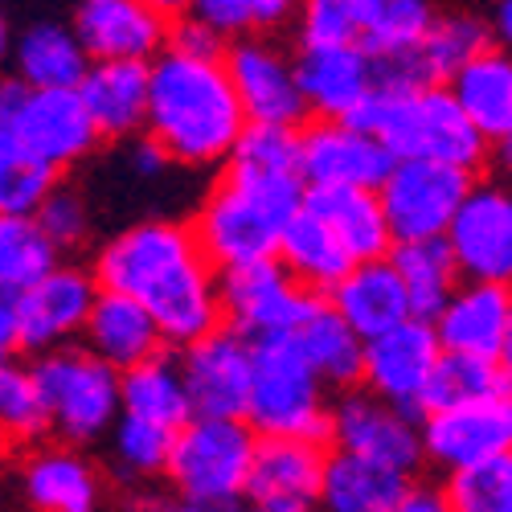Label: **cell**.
I'll return each mask as SVG.
<instances>
[{"label": "cell", "instance_id": "cell-1", "mask_svg": "<svg viewBox=\"0 0 512 512\" xmlns=\"http://www.w3.org/2000/svg\"><path fill=\"white\" fill-rule=\"evenodd\" d=\"M91 275L107 291H123L156 320L168 349H181L222 324L218 263L205 254L193 226L168 213L123 222L91 259Z\"/></svg>", "mask_w": 512, "mask_h": 512}, {"label": "cell", "instance_id": "cell-2", "mask_svg": "<svg viewBox=\"0 0 512 512\" xmlns=\"http://www.w3.org/2000/svg\"><path fill=\"white\" fill-rule=\"evenodd\" d=\"M246 115L230 87L222 54L164 46L148 58L144 136L185 173H218L230 160Z\"/></svg>", "mask_w": 512, "mask_h": 512}, {"label": "cell", "instance_id": "cell-3", "mask_svg": "<svg viewBox=\"0 0 512 512\" xmlns=\"http://www.w3.org/2000/svg\"><path fill=\"white\" fill-rule=\"evenodd\" d=\"M304 201L300 173H275L226 160L193 213V234L213 263L234 267L250 259H271L283 226L295 218Z\"/></svg>", "mask_w": 512, "mask_h": 512}, {"label": "cell", "instance_id": "cell-4", "mask_svg": "<svg viewBox=\"0 0 512 512\" xmlns=\"http://www.w3.org/2000/svg\"><path fill=\"white\" fill-rule=\"evenodd\" d=\"M353 123L373 132L394 160H443L480 173L492 156L488 140L451 99L447 82H377Z\"/></svg>", "mask_w": 512, "mask_h": 512}, {"label": "cell", "instance_id": "cell-5", "mask_svg": "<svg viewBox=\"0 0 512 512\" xmlns=\"http://www.w3.org/2000/svg\"><path fill=\"white\" fill-rule=\"evenodd\" d=\"M332 390L308 369L291 336L250 345V390L242 418L254 435H291L328 443Z\"/></svg>", "mask_w": 512, "mask_h": 512}, {"label": "cell", "instance_id": "cell-6", "mask_svg": "<svg viewBox=\"0 0 512 512\" xmlns=\"http://www.w3.org/2000/svg\"><path fill=\"white\" fill-rule=\"evenodd\" d=\"M29 369L41 390L50 435L70 447H99L119 414V373L78 340L37 353Z\"/></svg>", "mask_w": 512, "mask_h": 512}, {"label": "cell", "instance_id": "cell-7", "mask_svg": "<svg viewBox=\"0 0 512 512\" xmlns=\"http://www.w3.org/2000/svg\"><path fill=\"white\" fill-rule=\"evenodd\" d=\"M254 439L259 435L250 431L246 418L189 414L173 431V447H168L160 480L201 504L234 508L238 500H246Z\"/></svg>", "mask_w": 512, "mask_h": 512}, {"label": "cell", "instance_id": "cell-8", "mask_svg": "<svg viewBox=\"0 0 512 512\" xmlns=\"http://www.w3.org/2000/svg\"><path fill=\"white\" fill-rule=\"evenodd\" d=\"M476 185L472 168L443 164V160H394L390 173L377 185V201L386 213L394 242L414 238H443L455 218L459 201Z\"/></svg>", "mask_w": 512, "mask_h": 512}, {"label": "cell", "instance_id": "cell-9", "mask_svg": "<svg viewBox=\"0 0 512 512\" xmlns=\"http://www.w3.org/2000/svg\"><path fill=\"white\" fill-rule=\"evenodd\" d=\"M328 443L336 451L361 455L369 463L394 467L402 476H418L422 467V435H418V410L394 406L386 398L369 394L365 386L340 390L328 410Z\"/></svg>", "mask_w": 512, "mask_h": 512}, {"label": "cell", "instance_id": "cell-10", "mask_svg": "<svg viewBox=\"0 0 512 512\" xmlns=\"http://www.w3.org/2000/svg\"><path fill=\"white\" fill-rule=\"evenodd\" d=\"M312 291L295 283L279 259H250L218 271V312L230 332H238L250 345L275 336H291L295 320L304 316Z\"/></svg>", "mask_w": 512, "mask_h": 512}, {"label": "cell", "instance_id": "cell-11", "mask_svg": "<svg viewBox=\"0 0 512 512\" xmlns=\"http://www.w3.org/2000/svg\"><path fill=\"white\" fill-rule=\"evenodd\" d=\"M222 66L230 74V87L246 123H279L300 127L308 123V107L295 82V58L275 33L230 37L222 50Z\"/></svg>", "mask_w": 512, "mask_h": 512}, {"label": "cell", "instance_id": "cell-12", "mask_svg": "<svg viewBox=\"0 0 512 512\" xmlns=\"http://www.w3.org/2000/svg\"><path fill=\"white\" fill-rule=\"evenodd\" d=\"M99 295V283L91 267L78 263H54L41 279L21 287L13 295V316H17V353H50L62 345H74L87 312Z\"/></svg>", "mask_w": 512, "mask_h": 512}, {"label": "cell", "instance_id": "cell-13", "mask_svg": "<svg viewBox=\"0 0 512 512\" xmlns=\"http://www.w3.org/2000/svg\"><path fill=\"white\" fill-rule=\"evenodd\" d=\"M13 127L50 173L87 164L103 144L74 87H21L13 99Z\"/></svg>", "mask_w": 512, "mask_h": 512}, {"label": "cell", "instance_id": "cell-14", "mask_svg": "<svg viewBox=\"0 0 512 512\" xmlns=\"http://www.w3.org/2000/svg\"><path fill=\"white\" fill-rule=\"evenodd\" d=\"M459 279L508 283L512 279V197L500 181H480L467 189L455 218L443 230Z\"/></svg>", "mask_w": 512, "mask_h": 512}, {"label": "cell", "instance_id": "cell-15", "mask_svg": "<svg viewBox=\"0 0 512 512\" xmlns=\"http://www.w3.org/2000/svg\"><path fill=\"white\" fill-rule=\"evenodd\" d=\"M439 353H443V345H439L431 320L406 316L394 328L369 336L361 345L357 386H365L369 394L386 398L394 406L422 410V394H426V386H431Z\"/></svg>", "mask_w": 512, "mask_h": 512}, {"label": "cell", "instance_id": "cell-16", "mask_svg": "<svg viewBox=\"0 0 512 512\" xmlns=\"http://www.w3.org/2000/svg\"><path fill=\"white\" fill-rule=\"evenodd\" d=\"M418 435H422V463L439 467L443 476L467 463L508 455L512 451V402L480 398V402L422 410Z\"/></svg>", "mask_w": 512, "mask_h": 512}, {"label": "cell", "instance_id": "cell-17", "mask_svg": "<svg viewBox=\"0 0 512 512\" xmlns=\"http://www.w3.org/2000/svg\"><path fill=\"white\" fill-rule=\"evenodd\" d=\"M394 156L373 132L353 119H312L300 123V177L304 185H345L377 189Z\"/></svg>", "mask_w": 512, "mask_h": 512}, {"label": "cell", "instance_id": "cell-18", "mask_svg": "<svg viewBox=\"0 0 512 512\" xmlns=\"http://www.w3.org/2000/svg\"><path fill=\"white\" fill-rule=\"evenodd\" d=\"M189 410L209 418H242L250 390V340L230 332L226 324L181 345L177 357Z\"/></svg>", "mask_w": 512, "mask_h": 512}, {"label": "cell", "instance_id": "cell-19", "mask_svg": "<svg viewBox=\"0 0 512 512\" xmlns=\"http://www.w3.org/2000/svg\"><path fill=\"white\" fill-rule=\"evenodd\" d=\"M295 82L308 119H357L377 87V62L357 41H320L295 46Z\"/></svg>", "mask_w": 512, "mask_h": 512}, {"label": "cell", "instance_id": "cell-20", "mask_svg": "<svg viewBox=\"0 0 512 512\" xmlns=\"http://www.w3.org/2000/svg\"><path fill=\"white\" fill-rule=\"evenodd\" d=\"M443 353H467L484 361H512V295L508 283L459 279L447 304L431 316Z\"/></svg>", "mask_w": 512, "mask_h": 512}, {"label": "cell", "instance_id": "cell-21", "mask_svg": "<svg viewBox=\"0 0 512 512\" xmlns=\"http://www.w3.org/2000/svg\"><path fill=\"white\" fill-rule=\"evenodd\" d=\"M17 492L29 512H107V476L87 447L50 443L29 447Z\"/></svg>", "mask_w": 512, "mask_h": 512}, {"label": "cell", "instance_id": "cell-22", "mask_svg": "<svg viewBox=\"0 0 512 512\" xmlns=\"http://www.w3.org/2000/svg\"><path fill=\"white\" fill-rule=\"evenodd\" d=\"M173 17H164L152 0H74L70 29L87 58L148 62L164 41Z\"/></svg>", "mask_w": 512, "mask_h": 512}, {"label": "cell", "instance_id": "cell-23", "mask_svg": "<svg viewBox=\"0 0 512 512\" xmlns=\"http://www.w3.org/2000/svg\"><path fill=\"white\" fill-rule=\"evenodd\" d=\"M78 99L87 107L99 140H132L144 132L148 111V62H123V58H95L78 78Z\"/></svg>", "mask_w": 512, "mask_h": 512}, {"label": "cell", "instance_id": "cell-24", "mask_svg": "<svg viewBox=\"0 0 512 512\" xmlns=\"http://www.w3.org/2000/svg\"><path fill=\"white\" fill-rule=\"evenodd\" d=\"M447 91L467 115V123L488 140V148L508 160L512 140V58L508 46H484L476 58H467L451 78Z\"/></svg>", "mask_w": 512, "mask_h": 512}, {"label": "cell", "instance_id": "cell-25", "mask_svg": "<svg viewBox=\"0 0 512 512\" xmlns=\"http://www.w3.org/2000/svg\"><path fill=\"white\" fill-rule=\"evenodd\" d=\"M78 345L91 349L115 373L132 369V365L156 357L160 349H168L156 320L132 300V295L107 291V287H99L95 304L87 312V324H82V332H78Z\"/></svg>", "mask_w": 512, "mask_h": 512}, {"label": "cell", "instance_id": "cell-26", "mask_svg": "<svg viewBox=\"0 0 512 512\" xmlns=\"http://www.w3.org/2000/svg\"><path fill=\"white\" fill-rule=\"evenodd\" d=\"M308 213L332 230V238L345 246V254L353 263L365 259H386V250L394 246L386 213H381L377 189H345V185H304V201Z\"/></svg>", "mask_w": 512, "mask_h": 512}, {"label": "cell", "instance_id": "cell-27", "mask_svg": "<svg viewBox=\"0 0 512 512\" xmlns=\"http://www.w3.org/2000/svg\"><path fill=\"white\" fill-rule=\"evenodd\" d=\"M324 300L340 312V320H345L361 340L386 332L410 316L402 279L394 275L390 259L349 263V271L324 291Z\"/></svg>", "mask_w": 512, "mask_h": 512}, {"label": "cell", "instance_id": "cell-28", "mask_svg": "<svg viewBox=\"0 0 512 512\" xmlns=\"http://www.w3.org/2000/svg\"><path fill=\"white\" fill-rule=\"evenodd\" d=\"M87 50L78 46L70 21L41 17L29 21L9 37L5 70L21 87H78L82 70H87Z\"/></svg>", "mask_w": 512, "mask_h": 512}, {"label": "cell", "instance_id": "cell-29", "mask_svg": "<svg viewBox=\"0 0 512 512\" xmlns=\"http://www.w3.org/2000/svg\"><path fill=\"white\" fill-rule=\"evenodd\" d=\"M291 345L300 349V357L308 361V369L324 381L332 394L357 386L361 377V345L365 340L340 320V312L324 300V295H312L304 316L291 328Z\"/></svg>", "mask_w": 512, "mask_h": 512}, {"label": "cell", "instance_id": "cell-30", "mask_svg": "<svg viewBox=\"0 0 512 512\" xmlns=\"http://www.w3.org/2000/svg\"><path fill=\"white\" fill-rule=\"evenodd\" d=\"M328 443L291 439V435H259L250 455L246 496L254 500H312Z\"/></svg>", "mask_w": 512, "mask_h": 512}, {"label": "cell", "instance_id": "cell-31", "mask_svg": "<svg viewBox=\"0 0 512 512\" xmlns=\"http://www.w3.org/2000/svg\"><path fill=\"white\" fill-rule=\"evenodd\" d=\"M406 484L410 476L394 472V467H381L332 447L324 455V472H320L312 508L316 512H386Z\"/></svg>", "mask_w": 512, "mask_h": 512}, {"label": "cell", "instance_id": "cell-32", "mask_svg": "<svg viewBox=\"0 0 512 512\" xmlns=\"http://www.w3.org/2000/svg\"><path fill=\"white\" fill-rule=\"evenodd\" d=\"M275 259L295 283H300L304 291H312V295H324L353 263L345 254V246L332 238V230L316 218V213H308L304 205L295 209V218L283 226Z\"/></svg>", "mask_w": 512, "mask_h": 512}, {"label": "cell", "instance_id": "cell-33", "mask_svg": "<svg viewBox=\"0 0 512 512\" xmlns=\"http://www.w3.org/2000/svg\"><path fill=\"white\" fill-rule=\"evenodd\" d=\"M17 91L21 82L13 74H0V213H33V205L58 181V173L33 160V152L17 136L13 127Z\"/></svg>", "mask_w": 512, "mask_h": 512}, {"label": "cell", "instance_id": "cell-34", "mask_svg": "<svg viewBox=\"0 0 512 512\" xmlns=\"http://www.w3.org/2000/svg\"><path fill=\"white\" fill-rule=\"evenodd\" d=\"M119 414L160 422L168 431H177V426L193 414L177 357H168V349H160L156 357L119 373Z\"/></svg>", "mask_w": 512, "mask_h": 512}, {"label": "cell", "instance_id": "cell-35", "mask_svg": "<svg viewBox=\"0 0 512 512\" xmlns=\"http://www.w3.org/2000/svg\"><path fill=\"white\" fill-rule=\"evenodd\" d=\"M386 259H390L394 275L402 279L410 316L431 320L447 304V295L459 287V271H455V259H451V250H447L443 238L394 242L386 250Z\"/></svg>", "mask_w": 512, "mask_h": 512}, {"label": "cell", "instance_id": "cell-36", "mask_svg": "<svg viewBox=\"0 0 512 512\" xmlns=\"http://www.w3.org/2000/svg\"><path fill=\"white\" fill-rule=\"evenodd\" d=\"M435 0H361L357 46L373 62L406 58L418 50L422 33L435 21Z\"/></svg>", "mask_w": 512, "mask_h": 512}, {"label": "cell", "instance_id": "cell-37", "mask_svg": "<svg viewBox=\"0 0 512 512\" xmlns=\"http://www.w3.org/2000/svg\"><path fill=\"white\" fill-rule=\"evenodd\" d=\"M107 447V472L123 484H156L164 476L168 463V447H173V431L148 418H132V414H115L111 431L103 435Z\"/></svg>", "mask_w": 512, "mask_h": 512}, {"label": "cell", "instance_id": "cell-38", "mask_svg": "<svg viewBox=\"0 0 512 512\" xmlns=\"http://www.w3.org/2000/svg\"><path fill=\"white\" fill-rule=\"evenodd\" d=\"M484 46H496L484 17L476 13H435L431 29L422 33L414 66L426 82H447L467 58H476Z\"/></svg>", "mask_w": 512, "mask_h": 512}, {"label": "cell", "instance_id": "cell-39", "mask_svg": "<svg viewBox=\"0 0 512 512\" xmlns=\"http://www.w3.org/2000/svg\"><path fill=\"white\" fill-rule=\"evenodd\" d=\"M508 390H512L508 365L484 361V357H467V353H439L431 386H426V394H422V410L480 402V398H508Z\"/></svg>", "mask_w": 512, "mask_h": 512}, {"label": "cell", "instance_id": "cell-40", "mask_svg": "<svg viewBox=\"0 0 512 512\" xmlns=\"http://www.w3.org/2000/svg\"><path fill=\"white\" fill-rule=\"evenodd\" d=\"M50 422L41 406V390L33 381V369L17 357L0 361V447L25 451L46 443Z\"/></svg>", "mask_w": 512, "mask_h": 512}, {"label": "cell", "instance_id": "cell-41", "mask_svg": "<svg viewBox=\"0 0 512 512\" xmlns=\"http://www.w3.org/2000/svg\"><path fill=\"white\" fill-rule=\"evenodd\" d=\"M62 254L41 234L33 213H0V287L21 291L33 279H41Z\"/></svg>", "mask_w": 512, "mask_h": 512}, {"label": "cell", "instance_id": "cell-42", "mask_svg": "<svg viewBox=\"0 0 512 512\" xmlns=\"http://www.w3.org/2000/svg\"><path fill=\"white\" fill-rule=\"evenodd\" d=\"M443 500L451 512H512V451L447 472Z\"/></svg>", "mask_w": 512, "mask_h": 512}, {"label": "cell", "instance_id": "cell-43", "mask_svg": "<svg viewBox=\"0 0 512 512\" xmlns=\"http://www.w3.org/2000/svg\"><path fill=\"white\" fill-rule=\"evenodd\" d=\"M189 17L209 25L222 41L250 33H279L295 17V0H189Z\"/></svg>", "mask_w": 512, "mask_h": 512}, {"label": "cell", "instance_id": "cell-44", "mask_svg": "<svg viewBox=\"0 0 512 512\" xmlns=\"http://www.w3.org/2000/svg\"><path fill=\"white\" fill-rule=\"evenodd\" d=\"M33 218H37L41 234L54 242L58 254L82 250V246H91V238H95V205L70 181H54L46 189V197L33 205Z\"/></svg>", "mask_w": 512, "mask_h": 512}, {"label": "cell", "instance_id": "cell-45", "mask_svg": "<svg viewBox=\"0 0 512 512\" xmlns=\"http://www.w3.org/2000/svg\"><path fill=\"white\" fill-rule=\"evenodd\" d=\"M361 0H295V41L320 46V41H357Z\"/></svg>", "mask_w": 512, "mask_h": 512}, {"label": "cell", "instance_id": "cell-46", "mask_svg": "<svg viewBox=\"0 0 512 512\" xmlns=\"http://www.w3.org/2000/svg\"><path fill=\"white\" fill-rule=\"evenodd\" d=\"M119 512H234V508H218V504H201L193 496H181L177 488H156V484H140L123 496Z\"/></svg>", "mask_w": 512, "mask_h": 512}, {"label": "cell", "instance_id": "cell-47", "mask_svg": "<svg viewBox=\"0 0 512 512\" xmlns=\"http://www.w3.org/2000/svg\"><path fill=\"white\" fill-rule=\"evenodd\" d=\"M386 512H451L447 500H443V488H431V484H406L402 496L386 508Z\"/></svg>", "mask_w": 512, "mask_h": 512}, {"label": "cell", "instance_id": "cell-48", "mask_svg": "<svg viewBox=\"0 0 512 512\" xmlns=\"http://www.w3.org/2000/svg\"><path fill=\"white\" fill-rule=\"evenodd\" d=\"M17 357V316H13V291L0 287V361Z\"/></svg>", "mask_w": 512, "mask_h": 512}, {"label": "cell", "instance_id": "cell-49", "mask_svg": "<svg viewBox=\"0 0 512 512\" xmlns=\"http://www.w3.org/2000/svg\"><path fill=\"white\" fill-rule=\"evenodd\" d=\"M234 512H316V508H312V500H254V496H246L234 504Z\"/></svg>", "mask_w": 512, "mask_h": 512}, {"label": "cell", "instance_id": "cell-50", "mask_svg": "<svg viewBox=\"0 0 512 512\" xmlns=\"http://www.w3.org/2000/svg\"><path fill=\"white\" fill-rule=\"evenodd\" d=\"M484 25H488V33H492L496 46H508V33H512V0H496V5L488 9V17H484Z\"/></svg>", "mask_w": 512, "mask_h": 512}, {"label": "cell", "instance_id": "cell-51", "mask_svg": "<svg viewBox=\"0 0 512 512\" xmlns=\"http://www.w3.org/2000/svg\"><path fill=\"white\" fill-rule=\"evenodd\" d=\"M9 37H13V29H9L5 9H0V74H5V58H9Z\"/></svg>", "mask_w": 512, "mask_h": 512}, {"label": "cell", "instance_id": "cell-52", "mask_svg": "<svg viewBox=\"0 0 512 512\" xmlns=\"http://www.w3.org/2000/svg\"><path fill=\"white\" fill-rule=\"evenodd\" d=\"M152 5L164 13V17H181L185 13V5H189V0H152Z\"/></svg>", "mask_w": 512, "mask_h": 512}]
</instances>
